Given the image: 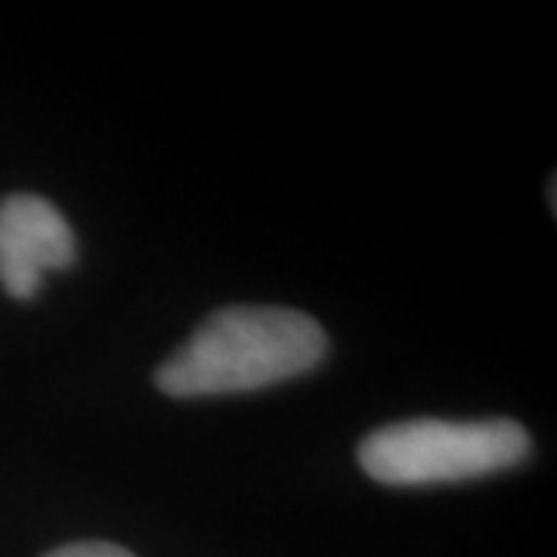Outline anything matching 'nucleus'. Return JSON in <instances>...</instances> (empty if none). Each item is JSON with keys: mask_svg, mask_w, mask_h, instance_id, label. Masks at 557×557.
Masks as SVG:
<instances>
[{"mask_svg": "<svg viewBox=\"0 0 557 557\" xmlns=\"http://www.w3.org/2000/svg\"><path fill=\"white\" fill-rule=\"evenodd\" d=\"M44 557H134L127 548L112 545V542H75V545H62L57 552Z\"/></svg>", "mask_w": 557, "mask_h": 557, "instance_id": "4", "label": "nucleus"}, {"mask_svg": "<svg viewBox=\"0 0 557 557\" xmlns=\"http://www.w3.org/2000/svg\"><path fill=\"white\" fill-rule=\"evenodd\" d=\"M75 255V233L53 201L32 193L0 201V285L10 298H35L44 276L69 270Z\"/></svg>", "mask_w": 557, "mask_h": 557, "instance_id": "3", "label": "nucleus"}, {"mask_svg": "<svg viewBox=\"0 0 557 557\" xmlns=\"http://www.w3.org/2000/svg\"><path fill=\"white\" fill-rule=\"evenodd\" d=\"M530 449L527 428L511 418H412L362 440L359 468L384 486H440L518 468Z\"/></svg>", "mask_w": 557, "mask_h": 557, "instance_id": "2", "label": "nucleus"}, {"mask_svg": "<svg viewBox=\"0 0 557 557\" xmlns=\"http://www.w3.org/2000/svg\"><path fill=\"white\" fill-rule=\"evenodd\" d=\"M329 354L317 319L292 307H223L156 372L177 399L251 394L313 372Z\"/></svg>", "mask_w": 557, "mask_h": 557, "instance_id": "1", "label": "nucleus"}]
</instances>
